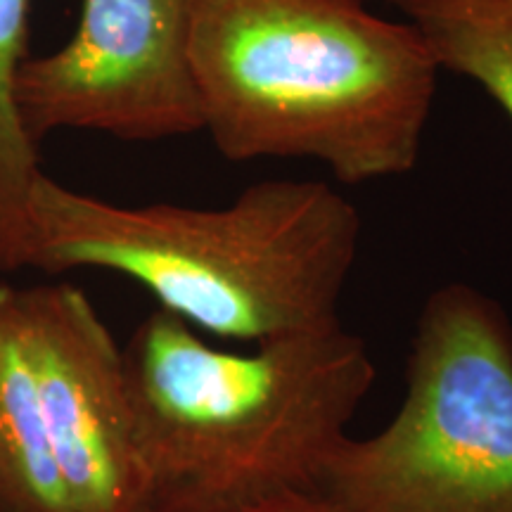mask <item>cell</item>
<instances>
[{"label": "cell", "mask_w": 512, "mask_h": 512, "mask_svg": "<svg viewBox=\"0 0 512 512\" xmlns=\"http://www.w3.org/2000/svg\"><path fill=\"white\" fill-rule=\"evenodd\" d=\"M121 351L138 512H254L316 496L375 384L366 339L342 323L238 354L157 309Z\"/></svg>", "instance_id": "obj_1"}, {"label": "cell", "mask_w": 512, "mask_h": 512, "mask_svg": "<svg viewBox=\"0 0 512 512\" xmlns=\"http://www.w3.org/2000/svg\"><path fill=\"white\" fill-rule=\"evenodd\" d=\"M190 67L223 157L313 159L344 185L415 169L441 74L366 0H192Z\"/></svg>", "instance_id": "obj_2"}, {"label": "cell", "mask_w": 512, "mask_h": 512, "mask_svg": "<svg viewBox=\"0 0 512 512\" xmlns=\"http://www.w3.org/2000/svg\"><path fill=\"white\" fill-rule=\"evenodd\" d=\"M358 240L356 207L323 181H259L197 209L124 207L41 174L24 266L121 273L190 328L259 344L339 323Z\"/></svg>", "instance_id": "obj_3"}, {"label": "cell", "mask_w": 512, "mask_h": 512, "mask_svg": "<svg viewBox=\"0 0 512 512\" xmlns=\"http://www.w3.org/2000/svg\"><path fill=\"white\" fill-rule=\"evenodd\" d=\"M316 496L335 512H512V320L494 297H427L399 411L332 448Z\"/></svg>", "instance_id": "obj_4"}, {"label": "cell", "mask_w": 512, "mask_h": 512, "mask_svg": "<svg viewBox=\"0 0 512 512\" xmlns=\"http://www.w3.org/2000/svg\"><path fill=\"white\" fill-rule=\"evenodd\" d=\"M124 351L72 285L0 287V512H138Z\"/></svg>", "instance_id": "obj_5"}, {"label": "cell", "mask_w": 512, "mask_h": 512, "mask_svg": "<svg viewBox=\"0 0 512 512\" xmlns=\"http://www.w3.org/2000/svg\"><path fill=\"white\" fill-rule=\"evenodd\" d=\"M192 0H83L72 41L24 60L17 107L34 143L57 128L159 140L202 131Z\"/></svg>", "instance_id": "obj_6"}, {"label": "cell", "mask_w": 512, "mask_h": 512, "mask_svg": "<svg viewBox=\"0 0 512 512\" xmlns=\"http://www.w3.org/2000/svg\"><path fill=\"white\" fill-rule=\"evenodd\" d=\"M406 17L441 72L477 83L512 121V0H430Z\"/></svg>", "instance_id": "obj_7"}, {"label": "cell", "mask_w": 512, "mask_h": 512, "mask_svg": "<svg viewBox=\"0 0 512 512\" xmlns=\"http://www.w3.org/2000/svg\"><path fill=\"white\" fill-rule=\"evenodd\" d=\"M27 12L29 0H0V271L24 268L31 192L43 174L15 91L27 60Z\"/></svg>", "instance_id": "obj_8"}, {"label": "cell", "mask_w": 512, "mask_h": 512, "mask_svg": "<svg viewBox=\"0 0 512 512\" xmlns=\"http://www.w3.org/2000/svg\"><path fill=\"white\" fill-rule=\"evenodd\" d=\"M254 512H335L328 503L320 501L318 496H294L285 498V501L271 503L266 508H259Z\"/></svg>", "instance_id": "obj_9"}, {"label": "cell", "mask_w": 512, "mask_h": 512, "mask_svg": "<svg viewBox=\"0 0 512 512\" xmlns=\"http://www.w3.org/2000/svg\"><path fill=\"white\" fill-rule=\"evenodd\" d=\"M384 3L394 5L396 10H401L403 15H408V12H411L413 8H418V5H425V3H430V0H384Z\"/></svg>", "instance_id": "obj_10"}]
</instances>
